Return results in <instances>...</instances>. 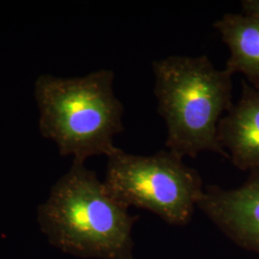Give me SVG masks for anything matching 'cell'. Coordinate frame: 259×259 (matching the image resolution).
<instances>
[{"label": "cell", "mask_w": 259, "mask_h": 259, "mask_svg": "<svg viewBox=\"0 0 259 259\" xmlns=\"http://www.w3.org/2000/svg\"><path fill=\"white\" fill-rule=\"evenodd\" d=\"M138 219L94 171L74 160L37 207V223L49 243L81 258L135 259Z\"/></svg>", "instance_id": "6da1fadb"}, {"label": "cell", "mask_w": 259, "mask_h": 259, "mask_svg": "<svg viewBox=\"0 0 259 259\" xmlns=\"http://www.w3.org/2000/svg\"><path fill=\"white\" fill-rule=\"evenodd\" d=\"M154 94L166 126L165 147L180 157L214 153L229 158L218 126L232 103V75L205 55L154 60Z\"/></svg>", "instance_id": "7a4b0ae2"}, {"label": "cell", "mask_w": 259, "mask_h": 259, "mask_svg": "<svg viewBox=\"0 0 259 259\" xmlns=\"http://www.w3.org/2000/svg\"><path fill=\"white\" fill-rule=\"evenodd\" d=\"M114 72L100 69L82 77L40 75L35 83L41 136L54 141L63 157L85 162L108 157L124 131V106L113 90Z\"/></svg>", "instance_id": "3957f363"}, {"label": "cell", "mask_w": 259, "mask_h": 259, "mask_svg": "<svg viewBox=\"0 0 259 259\" xmlns=\"http://www.w3.org/2000/svg\"><path fill=\"white\" fill-rule=\"evenodd\" d=\"M107 157L104 184L121 204L148 210L169 225L190 222L204 186L184 157L168 149L142 156L118 147Z\"/></svg>", "instance_id": "277c9868"}, {"label": "cell", "mask_w": 259, "mask_h": 259, "mask_svg": "<svg viewBox=\"0 0 259 259\" xmlns=\"http://www.w3.org/2000/svg\"><path fill=\"white\" fill-rule=\"evenodd\" d=\"M198 208L232 242L259 254V169L236 188L205 186Z\"/></svg>", "instance_id": "5b68a950"}, {"label": "cell", "mask_w": 259, "mask_h": 259, "mask_svg": "<svg viewBox=\"0 0 259 259\" xmlns=\"http://www.w3.org/2000/svg\"><path fill=\"white\" fill-rule=\"evenodd\" d=\"M218 139L232 164L242 171L259 169V90L246 81L242 93L219 123Z\"/></svg>", "instance_id": "8992f818"}, {"label": "cell", "mask_w": 259, "mask_h": 259, "mask_svg": "<svg viewBox=\"0 0 259 259\" xmlns=\"http://www.w3.org/2000/svg\"><path fill=\"white\" fill-rule=\"evenodd\" d=\"M230 56L225 69L241 73L246 82L259 90V18L244 13L225 14L214 23Z\"/></svg>", "instance_id": "52a82bcc"}, {"label": "cell", "mask_w": 259, "mask_h": 259, "mask_svg": "<svg viewBox=\"0 0 259 259\" xmlns=\"http://www.w3.org/2000/svg\"><path fill=\"white\" fill-rule=\"evenodd\" d=\"M241 6L242 13L259 18V0H243Z\"/></svg>", "instance_id": "ba28073f"}]
</instances>
